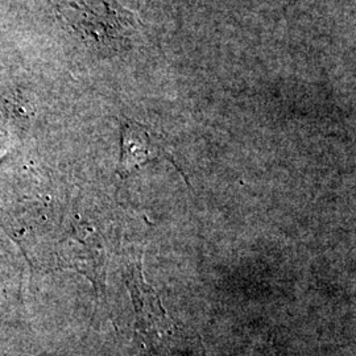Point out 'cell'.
I'll return each instance as SVG.
<instances>
[{"label": "cell", "mask_w": 356, "mask_h": 356, "mask_svg": "<svg viewBox=\"0 0 356 356\" xmlns=\"http://www.w3.org/2000/svg\"><path fill=\"white\" fill-rule=\"evenodd\" d=\"M168 156L159 138L134 120H127L122 126V153L118 166V175L126 178L138 168L149 161Z\"/></svg>", "instance_id": "2"}, {"label": "cell", "mask_w": 356, "mask_h": 356, "mask_svg": "<svg viewBox=\"0 0 356 356\" xmlns=\"http://www.w3.org/2000/svg\"><path fill=\"white\" fill-rule=\"evenodd\" d=\"M60 260L65 268H73L86 275L97 288L104 279V251L99 236L86 229L73 232L61 243Z\"/></svg>", "instance_id": "1"}, {"label": "cell", "mask_w": 356, "mask_h": 356, "mask_svg": "<svg viewBox=\"0 0 356 356\" xmlns=\"http://www.w3.org/2000/svg\"><path fill=\"white\" fill-rule=\"evenodd\" d=\"M131 289H132V296L136 302V309L140 313L141 316H151L153 317V323L154 325H161L166 323L169 325V319L166 318L165 313L163 310V306L160 304L157 296L153 293L151 288L143 281L141 277V269L135 270L134 281H131Z\"/></svg>", "instance_id": "3"}]
</instances>
